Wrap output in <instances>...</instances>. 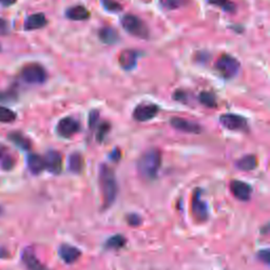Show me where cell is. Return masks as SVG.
<instances>
[{"label":"cell","instance_id":"cell-29","mask_svg":"<svg viewBox=\"0 0 270 270\" xmlns=\"http://www.w3.org/2000/svg\"><path fill=\"white\" fill-rule=\"evenodd\" d=\"M199 102H201L203 105H205L206 107H215L216 106L214 96L208 92H203L201 95H199Z\"/></svg>","mask_w":270,"mask_h":270},{"label":"cell","instance_id":"cell-9","mask_svg":"<svg viewBox=\"0 0 270 270\" xmlns=\"http://www.w3.org/2000/svg\"><path fill=\"white\" fill-rule=\"evenodd\" d=\"M171 126L178 130V131L186 132V133H192V134H198L202 132V127L196 123H193L188 119L181 118V117H173L170 121Z\"/></svg>","mask_w":270,"mask_h":270},{"label":"cell","instance_id":"cell-14","mask_svg":"<svg viewBox=\"0 0 270 270\" xmlns=\"http://www.w3.org/2000/svg\"><path fill=\"white\" fill-rule=\"evenodd\" d=\"M82 252L79 250L71 245H62L59 248V256L62 257L63 261L67 264H73L81 256Z\"/></svg>","mask_w":270,"mask_h":270},{"label":"cell","instance_id":"cell-5","mask_svg":"<svg viewBox=\"0 0 270 270\" xmlns=\"http://www.w3.org/2000/svg\"><path fill=\"white\" fill-rule=\"evenodd\" d=\"M239 63L236 58L229 54H224L215 63V69L224 78H233L239 70Z\"/></svg>","mask_w":270,"mask_h":270},{"label":"cell","instance_id":"cell-6","mask_svg":"<svg viewBox=\"0 0 270 270\" xmlns=\"http://www.w3.org/2000/svg\"><path fill=\"white\" fill-rule=\"evenodd\" d=\"M159 111V108L154 104L144 103L139 104L133 111V118L137 122L145 123L148 121H151L154 118Z\"/></svg>","mask_w":270,"mask_h":270},{"label":"cell","instance_id":"cell-24","mask_svg":"<svg viewBox=\"0 0 270 270\" xmlns=\"http://www.w3.org/2000/svg\"><path fill=\"white\" fill-rule=\"evenodd\" d=\"M16 119V113L12 111L11 109H9L7 107L0 106V123L5 124H10L13 123Z\"/></svg>","mask_w":270,"mask_h":270},{"label":"cell","instance_id":"cell-18","mask_svg":"<svg viewBox=\"0 0 270 270\" xmlns=\"http://www.w3.org/2000/svg\"><path fill=\"white\" fill-rule=\"evenodd\" d=\"M98 36L101 42L106 45H114L118 42V33L111 27H104L98 32Z\"/></svg>","mask_w":270,"mask_h":270},{"label":"cell","instance_id":"cell-31","mask_svg":"<svg viewBox=\"0 0 270 270\" xmlns=\"http://www.w3.org/2000/svg\"><path fill=\"white\" fill-rule=\"evenodd\" d=\"M98 117H99V114L97 111H92L91 113H90V116H89V127L91 130H93L98 122Z\"/></svg>","mask_w":270,"mask_h":270},{"label":"cell","instance_id":"cell-21","mask_svg":"<svg viewBox=\"0 0 270 270\" xmlns=\"http://www.w3.org/2000/svg\"><path fill=\"white\" fill-rule=\"evenodd\" d=\"M193 213H194L195 217H197L198 219H202V221L208 217L207 206H206L205 202H203L201 197H199L198 193L195 194V198L193 201Z\"/></svg>","mask_w":270,"mask_h":270},{"label":"cell","instance_id":"cell-28","mask_svg":"<svg viewBox=\"0 0 270 270\" xmlns=\"http://www.w3.org/2000/svg\"><path fill=\"white\" fill-rule=\"evenodd\" d=\"M161 6L167 10H176L185 6L186 0H159Z\"/></svg>","mask_w":270,"mask_h":270},{"label":"cell","instance_id":"cell-23","mask_svg":"<svg viewBox=\"0 0 270 270\" xmlns=\"http://www.w3.org/2000/svg\"><path fill=\"white\" fill-rule=\"evenodd\" d=\"M84 168V159L83 156L75 152L72 153L69 157V169L73 173H81Z\"/></svg>","mask_w":270,"mask_h":270},{"label":"cell","instance_id":"cell-8","mask_svg":"<svg viewBox=\"0 0 270 270\" xmlns=\"http://www.w3.org/2000/svg\"><path fill=\"white\" fill-rule=\"evenodd\" d=\"M219 123L222 124L223 127H225L228 130H231V131L245 130L247 127V121L243 116L231 113L223 114L219 117Z\"/></svg>","mask_w":270,"mask_h":270},{"label":"cell","instance_id":"cell-25","mask_svg":"<svg viewBox=\"0 0 270 270\" xmlns=\"http://www.w3.org/2000/svg\"><path fill=\"white\" fill-rule=\"evenodd\" d=\"M125 244H126L125 237H123L122 235H114L108 239L107 243H106V246L108 248H111V249H119V248L124 247Z\"/></svg>","mask_w":270,"mask_h":270},{"label":"cell","instance_id":"cell-35","mask_svg":"<svg viewBox=\"0 0 270 270\" xmlns=\"http://www.w3.org/2000/svg\"><path fill=\"white\" fill-rule=\"evenodd\" d=\"M2 212H3V209H2V208H0V214H2Z\"/></svg>","mask_w":270,"mask_h":270},{"label":"cell","instance_id":"cell-20","mask_svg":"<svg viewBox=\"0 0 270 270\" xmlns=\"http://www.w3.org/2000/svg\"><path fill=\"white\" fill-rule=\"evenodd\" d=\"M257 166L256 157L254 155H245L236 162V167L242 171H252Z\"/></svg>","mask_w":270,"mask_h":270},{"label":"cell","instance_id":"cell-33","mask_svg":"<svg viewBox=\"0 0 270 270\" xmlns=\"http://www.w3.org/2000/svg\"><path fill=\"white\" fill-rule=\"evenodd\" d=\"M259 257L262 258V261L264 259L265 263H269V252H268V250H265V251L259 252Z\"/></svg>","mask_w":270,"mask_h":270},{"label":"cell","instance_id":"cell-19","mask_svg":"<svg viewBox=\"0 0 270 270\" xmlns=\"http://www.w3.org/2000/svg\"><path fill=\"white\" fill-rule=\"evenodd\" d=\"M14 165H15L14 157L9 152V150L6 146L0 144V167L4 170L9 171V170L13 169Z\"/></svg>","mask_w":270,"mask_h":270},{"label":"cell","instance_id":"cell-32","mask_svg":"<svg viewBox=\"0 0 270 270\" xmlns=\"http://www.w3.org/2000/svg\"><path fill=\"white\" fill-rule=\"evenodd\" d=\"M9 33V24L4 18H0V36H5Z\"/></svg>","mask_w":270,"mask_h":270},{"label":"cell","instance_id":"cell-27","mask_svg":"<svg viewBox=\"0 0 270 270\" xmlns=\"http://www.w3.org/2000/svg\"><path fill=\"white\" fill-rule=\"evenodd\" d=\"M102 5L108 12L111 13H117L123 10L122 5L117 0H102Z\"/></svg>","mask_w":270,"mask_h":270},{"label":"cell","instance_id":"cell-15","mask_svg":"<svg viewBox=\"0 0 270 270\" xmlns=\"http://www.w3.org/2000/svg\"><path fill=\"white\" fill-rule=\"evenodd\" d=\"M48 24L46 16L43 13H36L30 15L25 22V30L34 31V30L43 29Z\"/></svg>","mask_w":270,"mask_h":270},{"label":"cell","instance_id":"cell-3","mask_svg":"<svg viewBox=\"0 0 270 270\" xmlns=\"http://www.w3.org/2000/svg\"><path fill=\"white\" fill-rule=\"evenodd\" d=\"M122 26L126 31L135 37L148 39L150 36L149 29L146 24L137 16L132 14H127L122 18Z\"/></svg>","mask_w":270,"mask_h":270},{"label":"cell","instance_id":"cell-10","mask_svg":"<svg viewBox=\"0 0 270 270\" xmlns=\"http://www.w3.org/2000/svg\"><path fill=\"white\" fill-rule=\"evenodd\" d=\"M46 169L53 174H58L62 172L63 169V157L61 153L57 151H49L45 157Z\"/></svg>","mask_w":270,"mask_h":270},{"label":"cell","instance_id":"cell-12","mask_svg":"<svg viewBox=\"0 0 270 270\" xmlns=\"http://www.w3.org/2000/svg\"><path fill=\"white\" fill-rule=\"evenodd\" d=\"M230 188H231L233 195L239 201H248L252 193V188L241 181H233L230 185Z\"/></svg>","mask_w":270,"mask_h":270},{"label":"cell","instance_id":"cell-17","mask_svg":"<svg viewBox=\"0 0 270 270\" xmlns=\"http://www.w3.org/2000/svg\"><path fill=\"white\" fill-rule=\"evenodd\" d=\"M66 16L70 19V21L82 22L87 21L90 17V12L83 6H74L67 10Z\"/></svg>","mask_w":270,"mask_h":270},{"label":"cell","instance_id":"cell-22","mask_svg":"<svg viewBox=\"0 0 270 270\" xmlns=\"http://www.w3.org/2000/svg\"><path fill=\"white\" fill-rule=\"evenodd\" d=\"M9 139L11 141L15 146L21 148L23 150H30L31 149V142L27 138L24 134L19 132H12L9 134Z\"/></svg>","mask_w":270,"mask_h":270},{"label":"cell","instance_id":"cell-16","mask_svg":"<svg viewBox=\"0 0 270 270\" xmlns=\"http://www.w3.org/2000/svg\"><path fill=\"white\" fill-rule=\"evenodd\" d=\"M27 164H28V168L30 171L36 175L42 173L46 169L45 158L38 154H34V153L30 154L27 158Z\"/></svg>","mask_w":270,"mask_h":270},{"label":"cell","instance_id":"cell-7","mask_svg":"<svg viewBox=\"0 0 270 270\" xmlns=\"http://www.w3.org/2000/svg\"><path fill=\"white\" fill-rule=\"evenodd\" d=\"M79 130H81V125L72 117H65L61 119L56 127L58 135L64 138L72 137L74 134L79 132Z\"/></svg>","mask_w":270,"mask_h":270},{"label":"cell","instance_id":"cell-11","mask_svg":"<svg viewBox=\"0 0 270 270\" xmlns=\"http://www.w3.org/2000/svg\"><path fill=\"white\" fill-rule=\"evenodd\" d=\"M22 258L27 270H48L46 266L42 264L41 261L36 257L32 249H30V248L25 249Z\"/></svg>","mask_w":270,"mask_h":270},{"label":"cell","instance_id":"cell-1","mask_svg":"<svg viewBox=\"0 0 270 270\" xmlns=\"http://www.w3.org/2000/svg\"><path fill=\"white\" fill-rule=\"evenodd\" d=\"M162 165V153L157 149H150L146 151L137 162V170L143 178L151 181L157 176Z\"/></svg>","mask_w":270,"mask_h":270},{"label":"cell","instance_id":"cell-34","mask_svg":"<svg viewBox=\"0 0 270 270\" xmlns=\"http://www.w3.org/2000/svg\"><path fill=\"white\" fill-rule=\"evenodd\" d=\"M16 3V0H0V4L5 7H10L13 6Z\"/></svg>","mask_w":270,"mask_h":270},{"label":"cell","instance_id":"cell-2","mask_svg":"<svg viewBox=\"0 0 270 270\" xmlns=\"http://www.w3.org/2000/svg\"><path fill=\"white\" fill-rule=\"evenodd\" d=\"M99 185H101L105 208L111 206L117 196V182L113 170L107 165L99 169Z\"/></svg>","mask_w":270,"mask_h":270},{"label":"cell","instance_id":"cell-26","mask_svg":"<svg viewBox=\"0 0 270 270\" xmlns=\"http://www.w3.org/2000/svg\"><path fill=\"white\" fill-rule=\"evenodd\" d=\"M208 3L212 6L222 8L227 12H233L235 10V7L231 3V0H208Z\"/></svg>","mask_w":270,"mask_h":270},{"label":"cell","instance_id":"cell-4","mask_svg":"<svg viewBox=\"0 0 270 270\" xmlns=\"http://www.w3.org/2000/svg\"><path fill=\"white\" fill-rule=\"evenodd\" d=\"M22 78L30 85H42L47 81V71L39 64L26 65L22 70Z\"/></svg>","mask_w":270,"mask_h":270},{"label":"cell","instance_id":"cell-13","mask_svg":"<svg viewBox=\"0 0 270 270\" xmlns=\"http://www.w3.org/2000/svg\"><path fill=\"white\" fill-rule=\"evenodd\" d=\"M138 54L134 50H125L118 57V62L121 67L126 70V71H130L135 68L137 63Z\"/></svg>","mask_w":270,"mask_h":270},{"label":"cell","instance_id":"cell-30","mask_svg":"<svg viewBox=\"0 0 270 270\" xmlns=\"http://www.w3.org/2000/svg\"><path fill=\"white\" fill-rule=\"evenodd\" d=\"M110 131V125L108 123H103L101 126H99L98 128V132H97V135H96V138H97V142L98 143H102L104 139H105V136L106 134Z\"/></svg>","mask_w":270,"mask_h":270}]
</instances>
